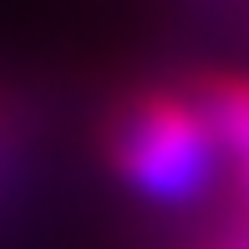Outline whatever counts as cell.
<instances>
[{"instance_id":"2","label":"cell","mask_w":249,"mask_h":249,"mask_svg":"<svg viewBox=\"0 0 249 249\" xmlns=\"http://www.w3.org/2000/svg\"><path fill=\"white\" fill-rule=\"evenodd\" d=\"M188 92H194L203 122H209L213 142H219V153L234 158V163H244L249 158V76L219 71V76L194 82Z\"/></svg>"},{"instance_id":"1","label":"cell","mask_w":249,"mask_h":249,"mask_svg":"<svg viewBox=\"0 0 249 249\" xmlns=\"http://www.w3.org/2000/svg\"><path fill=\"white\" fill-rule=\"evenodd\" d=\"M102 153L132 194L153 203L203 198L224 163L194 92H178V87L127 92L102 122Z\"/></svg>"},{"instance_id":"3","label":"cell","mask_w":249,"mask_h":249,"mask_svg":"<svg viewBox=\"0 0 249 249\" xmlns=\"http://www.w3.org/2000/svg\"><path fill=\"white\" fill-rule=\"evenodd\" d=\"M239 183H244V194H249V158L239 163Z\"/></svg>"}]
</instances>
